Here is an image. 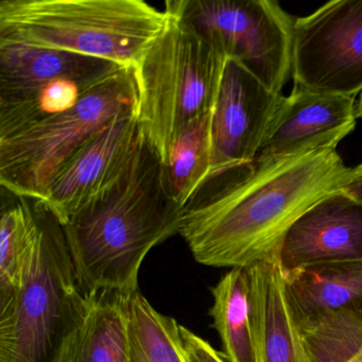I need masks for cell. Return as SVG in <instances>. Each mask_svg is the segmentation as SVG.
I'll use <instances>...</instances> for the list:
<instances>
[{
    "label": "cell",
    "instance_id": "d6986e66",
    "mask_svg": "<svg viewBox=\"0 0 362 362\" xmlns=\"http://www.w3.org/2000/svg\"><path fill=\"white\" fill-rule=\"evenodd\" d=\"M213 112L192 122L163 165V180L170 198L185 209L202 189L211 173Z\"/></svg>",
    "mask_w": 362,
    "mask_h": 362
},
{
    "label": "cell",
    "instance_id": "6da1fadb",
    "mask_svg": "<svg viewBox=\"0 0 362 362\" xmlns=\"http://www.w3.org/2000/svg\"><path fill=\"white\" fill-rule=\"evenodd\" d=\"M347 170L332 149L258 156L205 183L184 209L180 235L204 266L276 262L291 226L317 201L340 190Z\"/></svg>",
    "mask_w": 362,
    "mask_h": 362
},
{
    "label": "cell",
    "instance_id": "9a60e30c",
    "mask_svg": "<svg viewBox=\"0 0 362 362\" xmlns=\"http://www.w3.org/2000/svg\"><path fill=\"white\" fill-rule=\"evenodd\" d=\"M285 277L296 317L341 309L362 315V258L306 264Z\"/></svg>",
    "mask_w": 362,
    "mask_h": 362
},
{
    "label": "cell",
    "instance_id": "ffe728a7",
    "mask_svg": "<svg viewBox=\"0 0 362 362\" xmlns=\"http://www.w3.org/2000/svg\"><path fill=\"white\" fill-rule=\"evenodd\" d=\"M309 362H349L362 349V315L326 311L296 317Z\"/></svg>",
    "mask_w": 362,
    "mask_h": 362
},
{
    "label": "cell",
    "instance_id": "44dd1931",
    "mask_svg": "<svg viewBox=\"0 0 362 362\" xmlns=\"http://www.w3.org/2000/svg\"><path fill=\"white\" fill-rule=\"evenodd\" d=\"M177 320L158 313L147 298L130 296L129 362H185Z\"/></svg>",
    "mask_w": 362,
    "mask_h": 362
},
{
    "label": "cell",
    "instance_id": "5b68a950",
    "mask_svg": "<svg viewBox=\"0 0 362 362\" xmlns=\"http://www.w3.org/2000/svg\"><path fill=\"white\" fill-rule=\"evenodd\" d=\"M167 20L143 0H1L0 41L132 69Z\"/></svg>",
    "mask_w": 362,
    "mask_h": 362
},
{
    "label": "cell",
    "instance_id": "7c38bea8",
    "mask_svg": "<svg viewBox=\"0 0 362 362\" xmlns=\"http://www.w3.org/2000/svg\"><path fill=\"white\" fill-rule=\"evenodd\" d=\"M358 258H362V205L337 190L296 220L284 240L279 262L289 271Z\"/></svg>",
    "mask_w": 362,
    "mask_h": 362
},
{
    "label": "cell",
    "instance_id": "e0dca14e",
    "mask_svg": "<svg viewBox=\"0 0 362 362\" xmlns=\"http://www.w3.org/2000/svg\"><path fill=\"white\" fill-rule=\"evenodd\" d=\"M214 304L209 309L213 326L221 339L228 362H256L250 322L245 268H233L211 288Z\"/></svg>",
    "mask_w": 362,
    "mask_h": 362
},
{
    "label": "cell",
    "instance_id": "2e32d148",
    "mask_svg": "<svg viewBox=\"0 0 362 362\" xmlns=\"http://www.w3.org/2000/svg\"><path fill=\"white\" fill-rule=\"evenodd\" d=\"M129 357L130 296L111 291L92 294L64 362H129Z\"/></svg>",
    "mask_w": 362,
    "mask_h": 362
},
{
    "label": "cell",
    "instance_id": "5bb4252c",
    "mask_svg": "<svg viewBox=\"0 0 362 362\" xmlns=\"http://www.w3.org/2000/svg\"><path fill=\"white\" fill-rule=\"evenodd\" d=\"M122 69L103 59L0 41V103L26 98L59 80L97 84Z\"/></svg>",
    "mask_w": 362,
    "mask_h": 362
},
{
    "label": "cell",
    "instance_id": "7402d4cb",
    "mask_svg": "<svg viewBox=\"0 0 362 362\" xmlns=\"http://www.w3.org/2000/svg\"><path fill=\"white\" fill-rule=\"evenodd\" d=\"M179 337L185 362H228L206 340L185 326H179Z\"/></svg>",
    "mask_w": 362,
    "mask_h": 362
},
{
    "label": "cell",
    "instance_id": "603a6c76",
    "mask_svg": "<svg viewBox=\"0 0 362 362\" xmlns=\"http://www.w3.org/2000/svg\"><path fill=\"white\" fill-rule=\"evenodd\" d=\"M340 190L362 205V163L349 168Z\"/></svg>",
    "mask_w": 362,
    "mask_h": 362
},
{
    "label": "cell",
    "instance_id": "52a82bcc",
    "mask_svg": "<svg viewBox=\"0 0 362 362\" xmlns=\"http://www.w3.org/2000/svg\"><path fill=\"white\" fill-rule=\"evenodd\" d=\"M165 10L281 94L291 74L294 21L272 0H168Z\"/></svg>",
    "mask_w": 362,
    "mask_h": 362
},
{
    "label": "cell",
    "instance_id": "d4e9b609",
    "mask_svg": "<svg viewBox=\"0 0 362 362\" xmlns=\"http://www.w3.org/2000/svg\"><path fill=\"white\" fill-rule=\"evenodd\" d=\"M349 362H362V349Z\"/></svg>",
    "mask_w": 362,
    "mask_h": 362
},
{
    "label": "cell",
    "instance_id": "30bf717a",
    "mask_svg": "<svg viewBox=\"0 0 362 362\" xmlns=\"http://www.w3.org/2000/svg\"><path fill=\"white\" fill-rule=\"evenodd\" d=\"M139 137L135 110L118 116L61 168L41 202L65 226L86 201L122 173Z\"/></svg>",
    "mask_w": 362,
    "mask_h": 362
},
{
    "label": "cell",
    "instance_id": "7a4b0ae2",
    "mask_svg": "<svg viewBox=\"0 0 362 362\" xmlns=\"http://www.w3.org/2000/svg\"><path fill=\"white\" fill-rule=\"evenodd\" d=\"M184 209L167 192L162 162L139 133L122 173L63 226L84 293L139 291L144 259L154 247L180 234Z\"/></svg>",
    "mask_w": 362,
    "mask_h": 362
},
{
    "label": "cell",
    "instance_id": "8fae6325",
    "mask_svg": "<svg viewBox=\"0 0 362 362\" xmlns=\"http://www.w3.org/2000/svg\"><path fill=\"white\" fill-rule=\"evenodd\" d=\"M351 97L313 92L296 86L281 96L258 156L287 158L315 150H336L356 126Z\"/></svg>",
    "mask_w": 362,
    "mask_h": 362
},
{
    "label": "cell",
    "instance_id": "277c9868",
    "mask_svg": "<svg viewBox=\"0 0 362 362\" xmlns=\"http://www.w3.org/2000/svg\"><path fill=\"white\" fill-rule=\"evenodd\" d=\"M167 14L164 28L132 69L139 133L162 164L184 131L215 109L228 61L219 47Z\"/></svg>",
    "mask_w": 362,
    "mask_h": 362
},
{
    "label": "cell",
    "instance_id": "8992f818",
    "mask_svg": "<svg viewBox=\"0 0 362 362\" xmlns=\"http://www.w3.org/2000/svg\"><path fill=\"white\" fill-rule=\"evenodd\" d=\"M132 69H122L90 90L69 111L0 139V184L21 198L44 201L63 166L122 114L134 111Z\"/></svg>",
    "mask_w": 362,
    "mask_h": 362
},
{
    "label": "cell",
    "instance_id": "9c48e42d",
    "mask_svg": "<svg viewBox=\"0 0 362 362\" xmlns=\"http://www.w3.org/2000/svg\"><path fill=\"white\" fill-rule=\"evenodd\" d=\"M281 96L238 61L228 59L211 119V166L207 181L257 158Z\"/></svg>",
    "mask_w": 362,
    "mask_h": 362
},
{
    "label": "cell",
    "instance_id": "cb8c5ba5",
    "mask_svg": "<svg viewBox=\"0 0 362 362\" xmlns=\"http://www.w3.org/2000/svg\"><path fill=\"white\" fill-rule=\"evenodd\" d=\"M356 115H357V118L362 119V94L360 96L359 103L356 105Z\"/></svg>",
    "mask_w": 362,
    "mask_h": 362
},
{
    "label": "cell",
    "instance_id": "4fadbf2b",
    "mask_svg": "<svg viewBox=\"0 0 362 362\" xmlns=\"http://www.w3.org/2000/svg\"><path fill=\"white\" fill-rule=\"evenodd\" d=\"M245 271L256 362H309L279 260Z\"/></svg>",
    "mask_w": 362,
    "mask_h": 362
},
{
    "label": "cell",
    "instance_id": "ac0fdd59",
    "mask_svg": "<svg viewBox=\"0 0 362 362\" xmlns=\"http://www.w3.org/2000/svg\"><path fill=\"white\" fill-rule=\"evenodd\" d=\"M35 200L16 197L4 205L0 220V315L13 306L35 238Z\"/></svg>",
    "mask_w": 362,
    "mask_h": 362
},
{
    "label": "cell",
    "instance_id": "ba28073f",
    "mask_svg": "<svg viewBox=\"0 0 362 362\" xmlns=\"http://www.w3.org/2000/svg\"><path fill=\"white\" fill-rule=\"evenodd\" d=\"M291 75L313 92H362V0H332L294 21Z\"/></svg>",
    "mask_w": 362,
    "mask_h": 362
},
{
    "label": "cell",
    "instance_id": "3957f363",
    "mask_svg": "<svg viewBox=\"0 0 362 362\" xmlns=\"http://www.w3.org/2000/svg\"><path fill=\"white\" fill-rule=\"evenodd\" d=\"M35 238L20 293L0 315V362H64L90 296L80 287L62 223L35 200Z\"/></svg>",
    "mask_w": 362,
    "mask_h": 362
}]
</instances>
